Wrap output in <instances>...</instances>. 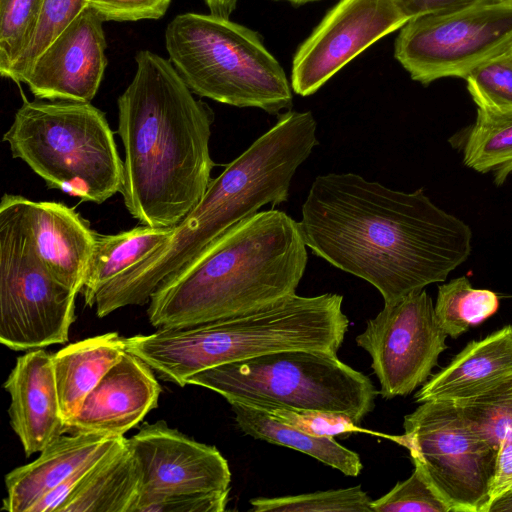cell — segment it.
Segmentation results:
<instances>
[{
	"label": "cell",
	"mask_w": 512,
	"mask_h": 512,
	"mask_svg": "<svg viewBox=\"0 0 512 512\" xmlns=\"http://www.w3.org/2000/svg\"><path fill=\"white\" fill-rule=\"evenodd\" d=\"M502 1H510V2H512V0H502Z\"/></svg>",
	"instance_id": "42"
},
{
	"label": "cell",
	"mask_w": 512,
	"mask_h": 512,
	"mask_svg": "<svg viewBox=\"0 0 512 512\" xmlns=\"http://www.w3.org/2000/svg\"><path fill=\"white\" fill-rule=\"evenodd\" d=\"M308 262L299 223L259 211L226 230L152 293L147 315L176 329L254 311L296 294Z\"/></svg>",
	"instance_id": "3"
},
{
	"label": "cell",
	"mask_w": 512,
	"mask_h": 512,
	"mask_svg": "<svg viewBox=\"0 0 512 512\" xmlns=\"http://www.w3.org/2000/svg\"><path fill=\"white\" fill-rule=\"evenodd\" d=\"M139 495V468L123 436L91 468L57 512H133Z\"/></svg>",
	"instance_id": "22"
},
{
	"label": "cell",
	"mask_w": 512,
	"mask_h": 512,
	"mask_svg": "<svg viewBox=\"0 0 512 512\" xmlns=\"http://www.w3.org/2000/svg\"><path fill=\"white\" fill-rule=\"evenodd\" d=\"M44 0H0V74L8 71L28 45Z\"/></svg>",
	"instance_id": "31"
},
{
	"label": "cell",
	"mask_w": 512,
	"mask_h": 512,
	"mask_svg": "<svg viewBox=\"0 0 512 512\" xmlns=\"http://www.w3.org/2000/svg\"><path fill=\"white\" fill-rule=\"evenodd\" d=\"M408 21L393 0H339L294 54L293 92L314 94L351 60Z\"/></svg>",
	"instance_id": "13"
},
{
	"label": "cell",
	"mask_w": 512,
	"mask_h": 512,
	"mask_svg": "<svg viewBox=\"0 0 512 512\" xmlns=\"http://www.w3.org/2000/svg\"><path fill=\"white\" fill-rule=\"evenodd\" d=\"M3 141L50 189L96 204L122 191L114 133L90 102L25 99Z\"/></svg>",
	"instance_id": "6"
},
{
	"label": "cell",
	"mask_w": 512,
	"mask_h": 512,
	"mask_svg": "<svg viewBox=\"0 0 512 512\" xmlns=\"http://www.w3.org/2000/svg\"><path fill=\"white\" fill-rule=\"evenodd\" d=\"M125 352V338L117 332H108L69 344L52 355L65 425L78 412L88 393Z\"/></svg>",
	"instance_id": "21"
},
{
	"label": "cell",
	"mask_w": 512,
	"mask_h": 512,
	"mask_svg": "<svg viewBox=\"0 0 512 512\" xmlns=\"http://www.w3.org/2000/svg\"><path fill=\"white\" fill-rule=\"evenodd\" d=\"M152 371L126 351L85 397L66 433L123 436L157 407L161 387Z\"/></svg>",
	"instance_id": "16"
},
{
	"label": "cell",
	"mask_w": 512,
	"mask_h": 512,
	"mask_svg": "<svg viewBox=\"0 0 512 512\" xmlns=\"http://www.w3.org/2000/svg\"><path fill=\"white\" fill-rule=\"evenodd\" d=\"M171 0H89L92 8L104 21L132 22L162 18Z\"/></svg>",
	"instance_id": "35"
},
{
	"label": "cell",
	"mask_w": 512,
	"mask_h": 512,
	"mask_svg": "<svg viewBox=\"0 0 512 512\" xmlns=\"http://www.w3.org/2000/svg\"><path fill=\"white\" fill-rule=\"evenodd\" d=\"M135 62L134 77L117 100L124 147L121 194L142 225L174 227L212 180L214 112L194 97L169 59L140 50Z\"/></svg>",
	"instance_id": "2"
},
{
	"label": "cell",
	"mask_w": 512,
	"mask_h": 512,
	"mask_svg": "<svg viewBox=\"0 0 512 512\" xmlns=\"http://www.w3.org/2000/svg\"><path fill=\"white\" fill-rule=\"evenodd\" d=\"M35 254L62 284L82 291L96 231L73 208L61 202L33 201L13 195Z\"/></svg>",
	"instance_id": "17"
},
{
	"label": "cell",
	"mask_w": 512,
	"mask_h": 512,
	"mask_svg": "<svg viewBox=\"0 0 512 512\" xmlns=\"http://www.w3.org/2000/svg\"><path fill=\"white\" fill-rule=\"evenodd\" d=\"M465 80L478 110L512 112V55L508 51L473 70Z\"/></svg>",
	"instance_id": "30"
},
{
	"label": "cell",
	"mask_w": 512,
	"mask_h": 512,
	"mask_svg": "<svg viewBox=\"0 0 512 512\" xmlns=\"http://www.w3.org/2000/svg\"><path fill=\"white\" fill-rule=\"evenodd\" d=\"M103 23L86 7L43 50L23 82L36 99L91 102L107 66Z\"/></svg>",
	"instance_id": "15"
},
{
	"label": "cell",
	"mask_w": 512,
	"mask_h": 512,
	"mask_svg": "<svg viewBox=\"0 0 512 512\" xmlns=\"http://www.w3.org/2000/svg\"><path fill=\"white\" fill-rule=\"evenodd\" d=\"M342 303L336 293L293 294L242 315L125 338L126 351L180 387L203 370L281 350L337 354L349 328Z\"/></svg>",
	"instance_id": "5"
},
{
	"label": "cell",
	"mask_w": 512,
	"mask_h": 512,
	"mask_svg": "<svg viewBox=\"0 0 512 512\" xmlns=\"http://www.w3.org/2000/svg\"><path fill=\"white\" fill-rule=\"evenodd\" d=\"M498 306L499 299L495 292L473 288L469 279L461 276L438 287L434 308L444 332L456 339L471 326L493 315Z\"/></svg>",
	"instance_id": "26"
},
{
	"label": "cell",
	"mask_w": 512,
	"mask_h": 512,
	"mask_svg": "<svg viewBox=\"0 0 512 512\" xmlns=\"http://www.w3.org/2000/svg\"><path fill=\"white\" fill-rule=\"evenodd\" d=\"M172 228L141 225L117 234L97 232L81 291L85 304L93 307L97 293L157 249L168 238Z\"/></svg>",
	"instance_id": "24"
},
{
	"label": "cell",
	"mask_w": 512,
	"mask_h": 512,
	"mask_svg": "<svg viewBox=\"0 0 512 512\" xmlns=\"http://www.w3.org/2000/svg\"><path fill=\"white\" fill-rule=\"evenodd\" d=\"M512 45V2L482 0L410 19L397 35L394 57L422 85L465 79Z\"/></svg>",
	"instance_id": "11"
},
{
	"label": "cell",
	"mask_w": 512,
	"mask_h": 512,
	"mask_svg": "<svg viewBox=\"0 0 512 512\" xmlns=\"http://www.w3.org/2000/svg\"><path fill=\"white\" fill-rule=\"evenodd\" d=\"M446 337L423 289L384 304L355 341L371 357L380 395L392 399L410 394L431 377L447 349Z\"/></svg>",
	"instance_id": "12"
},
{
	"label": "cell",
	"mask_w": 512,
	"mask_h": 512,
	"mask_svg": "<svg viewBox=\"0 0 512 512\" xmlns=\"http://www.w3.org/2000/svg\"><path fill=\"white\" fill-rule=\"evenodd\" d=\"M373 512H450L421 469L414 466L409 478L372 501Z\"/></svg>",
	"instance_id": "32"
},
{
	"label": "cell",
	"mask_w": 512,
	"mask_h": 512,
	"mask_svg": "<svg viewBox=\"0 0 512 512\" xmlns=\"http://www.w3.org/2000/svg\"><path fill=\"white\" fill-rule=\"evenodd\" d=\"M454 404L497 449L503 438L512 436V375L481 394Z\"/></svg>",
	"instance_id": "28"
},
{
	"label": "cell",
	"mask_w": 512,
	"mask_h": 512,
	"mask_svg": "<svg viewBox=\"0 0 512 512\" xmlns=\"http://www.w3.org/2000/svg\"><path fill=\"white\" fill-rule=\"evenodd\" d=\"M512 375V325L469 342L415 394L417 403L461 402Z\"/></svg>",
	"instance_id": "20"
},
{
	"label": "cell",
	"mask_w": 512,
	"mask_h": 512,
	"mask_svg": "<svg viewBox=\"0 0 512 512\" xmlns=\"http://www.w3.org/2000/svg\"><path fill=\"white\" fill-rule=\"evenodd\" d=\"M230 405L239 428L253 438L305 453L346 476H358L363 469L359 455L335 441L334 437L308 434L247 404L232 402Z\"/></svg>",
	"instance_id": "23"
},
{
	"label": "cell",
	"mask_w": 512,
	"mask_h": 512,
	"mask_svg": "<svg viewBox=\"0 0 512 512\" xmlns=\"http://www.w3.org/2000/svg\"><path fill=\"white\" fill-rule=\"evenodd\" d=\"M229 490L170 495L141 494L133 512H222Z\"/></svg>",
	"instance_id": "34"
},
{
	"label": "cell",
	"mask_w": 512,
	"mask_h": 512,
	"mask_svg": "<svg viewBox=\"0 0 512 512\" xmlns=\"http://www.w3.org/2000/svg\"><path fill=\"white\" fill-rule=\"evenodd\" d=\"M121 437L88 433L61 435L33 462L15 468L5 476L7 495L1 509L28 512L39 499L85 463L111 449Z\"/></svg>",
	"instance_id": "19"
},
{
	"label": "cell",
	"mask_w": 512,
	"mask_h": 512,
	"mask_svg": "<svg viewBox=\"0 0 512 512\" xmlns=\"http://www.w3.org/2000/svg\"><path fill=\"white\" fill-rule=\"evenodd\" d=\"M165 46L177 73L199 97L280 115L293 89L278 60L254 30L212 13L175 16Z\"/></svg>",
	"instance_id": "7"
},
{
	"label": "cell",
	"mask_w": 512,
	"mask_h": 512,
	"mask_svg": "<svg viewBox=\"0 0 512 512\" xmlns=\"http://www.w3.org/2000/svg\"><path fill=\"white\" fill-rule=\"evenodd\" d=\"M284 1L290 2L295 5H302V4L317 1V0H284Z\"/></svg>",
	"instance_id": "40"
},
{
	"label": "cell",
	"mask_w": 512,
	"mask_h": 512,
	"mask_svg": "<svg viewBox=\"0 0 512 512\" xmlns=\"http://www.w3.org/2000/svg\"><path fill=\"white\" fill-rule=\"evenodd\" d=\"M406 447L414 466L450 512H487L498 449L484 438L452 402L426 401L404 417Z\"/></svg>",
	"instance_id": "10"
},
{
	"label": "cell",
	"mask_w": 512,
	"mask_h": 512,
	"mask_svg": "<svg viewBox=\"0 0 512 512\" xmlns=\"http://www.w3.org/2000/svg\"><path fill=\"white\" fill-rule=\"evenodd\" d=\"M317 145V121L311 111L278 115L269 130L211 180L168 238L129 270L133 282L153 292L226 230L264 205L287 201L293 176Z\"/></svg>",
	"instance_id": "4"
},
{
	"label": "cell",
	"mask_w": 512,
	"mask_h": 512,
	"mask_svg": "<svg viewBox=\"0 0 512 512\" xmlns=\"http://www.w3.org/2000/svg\"><path fill=\"white\" fill-rule=\"evenodd\" d=\"M210 389L228 403L279 406L344 414L359 424L375 407L371 380L337 354L281 350L203 370L187 385Z\"/></svg>",
	"instance_id": "8"
},
{
	"label": "cell",
	"mask_w": 512,
	"mask_h": 512,
	"mask_svg": "<svg viewBox=\"0 0 512 512\" xmlns=\"http://www.w3.org/2000/svg\"><path fill=\"white\" fill-rule=\"evenodd\" d=\"M4 388L11 398L10 425L27 457L66 433L51 354L39 348L19 356Z\"/></svg>",
	"instance_id": "18"
},
{
	"label": "cell",
	"mask_w": 512,
	"mask_h": 512,
	"mask_svg": "<svg viewBox=\"0 0 512 512\" xmlns=\"http://www.w3.org/2000/svg\"><path fill=\"white\" fill-rule=\"evenodd\" d=\"M410 19L424 15L443 13L465 7L482 0H393Z\"/></svg>",
	"instance_id": "37"
},
{
	"label": "cell",
	"mask_w": 512,
	"mask_h": 512,
	"mask_svg": "<svg viewBox=\"0 0 512 512\" xmlns=\"http://www.w3.org/2000/svg\"><path fill=\"white\" fill-rule=\"evenodd\" d=\"M298 223L313 254L373 285L384 304L445 281L472 249L470 227L423 189L393 190L350 172L317 176Z\"/></svg>",
	"instance_id": "1"
},
{
	"label": "cell",
	"mask_w": 512,
	"mask_h": 512,
	"mask_svg": "<svg viewBox=\"0 0 512 512\" xmlns=\"http://www.w3.org/2000/svg\"><path fill=\"white\" fill-rule=\"evenodd\" d=\"M487 512H512V491H509L494 499Z\"/></svg>",
	"instance_id": "39"
},
{
	"label": "cell",
	"mask_w": 512,
	"mask_h": 512,
	"mask_svg": "<svg viewBox=\"0 0 512 512\" xmlns=\"http://www.w3.org/2000/svg\"><path fill=\"white\" fill-rule=\"evenodd\" d=\"M507 51L512 55V45L510 46V48Z\"/></svg>",
	"instance_id": "41"
},
{
	"label": "cell",
	"mask_w": 512,
	"mask_h": 512,
	"mask_svg": "<svg viewBox=\"0 0 512 512\" xmlns=\"http://www.w3.org/2000/svg\"><path fill=\"white\" fill-rule=\"evenodd\" d=\"M449 142L462 153L465 166L492 173L497 185L512 174V112L495 114L477 109L475 122L455 133Z\"/></svg>",
	"instance_id": "25"
},
{
	"label": "cell",
	"mask_w": 512,
	"mask_h": 512,
	"mask_svg": "<svg viewBox=\"0 0 512 512\" xmlns=\"http://www.w3.org/2000/svg\"><path fill=\"white\" fill-rule=\"evenodd\" d=\"M209 9V13L228 17L236 9L239 0H203Z\"/></svg>",
	"instance_id": "38"
},
{
	"label": "cell",
	"mask_w": 512,
	"mask_h": 512,
	"mask_svg": "<svg viewBox=\"0 0 512 512\" xmlns=\"http://www.w3.org/2000/svg\"><path fill=\"white\" fill-rule=\"evenodd\" d=\"M127 443L139 468L140 495L230 489V468L220 451L169 427L165 421L145 423Z\"/></svg>",
	"instance_id": "14"
},
{
	"label": "cell",
	"mask_w": 512,
	"mask_h": 512,
	"mask_svg": "<svg viewBox=\"0 0 512 512\" xmlns=\"http://www.w3.org/2000/svg\"><path fill=\"white\" fill-rule=\"evenodd\" d=\"M89 0H44L32 37L5 78L23 83L36 58L86 7Z\"/></svg>",
	"instance_id": "29"
},
{
	"label": "cell",
	"mask_w": 512,
	"mask_h": 512,
	"mask_svg": "<svg viewBox=\"0 0 512 512\" xmlns=\"http://www.w3.org/2000/svg\"><path fill=\"white\" fill-rule=\"evenodd\" d=\"M512 491V436L503 438L498 446L490 503Z\"/></svg>",
	"instance_id": "36"
},
{
	"label": "cell",
	"mask_w": 512,
	"mask_h": 512,
	"mask_svg": "<svg viewBox=\"0 0 512 512\" xmlns=\"http://www.w3.org/2000/svg\"><path fill=\"white\" fill-rule=\"evenodd\" d=\"M77 293L35 254L13 194L0 201V342L15 350L68 341Z\"/></svg>",
	"instance_id": "9"
},
{
	"label": "cell",
	"mask_w": 512,
	"mask_h": 512,
	"mask_svg": "<svg viewBox=\"0 0 512 512\" xmlns=\"http://www.w3.org/2000/svg\"><path fill=\"white\" fill-rule=\"evenodd\" d=\"M372 499L361 486L299 495L258 497L250 500L253 512H373Z\"/></svg>",
	"instance_id": "27"
},
{
	"label": "cell",
	"mask_w": 512,
	"mask_h": 512,
	"mask_svg": "<svg viewBox=\"0 0 512 512\" xmlns=\"http://www.w3.org/2000/svg\"><path fill=\"white\" fill-rule=\"evenodd\" d=\"M256 408L261 409L271 418L279 422L314 436L335 437L337 435H346L361 431L356 424L344 414L279 406Z\"/></svg>",
	"instance_id": "33"
}]
</instances>
